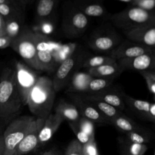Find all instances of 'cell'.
Instances as JSON below:
<instances>
[{
  "mask_svg": "<svg viewBox=\"0 0 155 155\" xmlns=\"http://www.w3.org/2000/svg\"><path fill=\"white\" fill-rule=\"evenodd\" d=\"M23 106L15 82V70L5 67L0 73V119L10 122Z\"/></svg>",
  "mask_w": 155,
  "mask_h": 155,
  "instance_id": "obj_1",
  "label": "cell"
},
{
  "mask_svg": "<svg viewBox=\"0 0 155 155\" xmlns=\"http://www.w3.org/2000/svg\"><path fill=\"white\" fill-rule=\"evenodd\" d=\"M55 95L52 79L47 76H39L29 93L27 104L35 119L46 120L51 113Z\"/></svg>",
  "mask_w": 155,
  "mask_h": 155,
  "instance_id": "obj_2",
  "label": "cell"
},
{
  "mask_svg": "<svg viewBox=\"0 0 155 155\" xmlns=\"http://www.w3.org/2000/svg\"><path fill=\"white\" fill-rule=\"evenodd\" d=\"M111 22L124 31L155 22L154 12H148L134 5H130L110 17Z\"/></svg>",
  "mask_w": 155,
  "mask_h": 155,
  "instance_id": "obj_3",
  "label": "cell"
},
{
  "mask_svg": "<svg viewBox=\"0 0 155 155\" xmlns=\"http://www.w3.org/2000/svg\"><path fill=\"white\" fill-rule=\"evenodd\" d=\"M36 32L24 25L19 35L12 41L10 47L22 58L25 64L36 71H41L36 58Z\"/></svg>",
  "mask_w": 155,
  "mask_h": 155,
  "instance_id": "obj_4",
  "label": "cell"
},
{
  "mask_svg": "<svg viewBox=\"0 0 155 155\" xmlns=\"http://www.w3.org/2000/svg\"><path fill=\"white\" fill-rule=\"evenodd\" d=\"M35 117L22 116L10 121L2 134L4 143V155H13L14 151L28 131Z\"/></svg>",
  "mask_w": 155,
  "mask_h": 155,
  "instance_id": "obj_5",
  "label": "cell"
},
{
  "mask_svg": "<svg viewBox=\"0 0 155 155\" xmlns=\"http://www.w3.org/2000/svg\"><path fill=\"white\" fill-rule=\"evenodd\" d=\"M88 56L84 51L77 49L68 58L57 67L52 79L53 88L56 93L66 87L72 75L81 66L84 59Z\"/></svg>",
  "mask_w": 155,
  "mask_h": 155,
  "instance_id": "obj_6",
  "label": "cell"
},
{
  "mask_svg": "<svg viewBox=\"0 0 155 155\" xmlns=\"http://www.w3.org/2000/svg\"><path fill=\"white\" fill-rule=\"evenodd\" d=\"M89 24L88 18L72 4L65 8L64 13L62 29L68 38H74L82 35Z\"/></svg>",
  "mask_w": 155,
  "mask_h": 155,
  "instance_id": "obj_7",
  "label": "cell"
},
{
  "mask_svg": "<svg viewBox=\"0 0 155 155\" xmlns=\"http://www.w3.org/2000/svg\"><path fill=\"white\" fill-rule=\"evenodd\" d=\"M14 70L15 82L22 105H27L29 93L39 76L35 70L21 61L16 62Z\"/></svg>",
  "mask_w": 155,
  "mask_h": 155,
  "instance_id": "obj_8",
  "label": "cell"
},
{
  "mask_svg": "<svg viewBox=\"0 0 155 155\" xmlns=\"http://www.w3.org/2000/svg\"><path fill=\"white\" fill-rule=\"evenodd\" d=\"M36 33V58L40 70L52 72L56 68L54 53L58 45L51 41L48 36Z\"/></svg>",
  "mask_w": 155,
  "mask_h": 155,
  "instance_id": "obj_9",
  "label": "cell"
},
{
  "mask_svg": "<svg viewBox=\"0 0 155 155\" xmlns=\"http://www.w3.org/2000/svg\"><path fill=\"white\" fill-rule=\"evenodd\" d=\"M66 93L71 101L72 104H74L78 110L81 116H82L97 125H110V119L104 116L94 107L82 98L79 94L73 93Z\"/></svg>",
  "mask_w": 155,
  "mask_h": 155,
  "instance_id": "obj_10",
  "label": "cell"
},
{
  "mask_svg": "<svg viewBox=\"0 0 155 155\" xmlns=\"http://www.w3.org/2000/svg\"><path fill=\"white\" fill-rule=\"evenodd\" d=\"M122 42L121 37L114 31L95 32L88 40V44L93 50L109 52Z\"/></svg>",
  "mask_w": 155,
  "mask_h": 155,
  "instance_id": "obj_11",
  "label": "cell"
},
{
  "mask_svg": "<svg viewBox=\"0 0 155 155\" xmlns=\"http://www.w3.org/2000/svg\"><path fill=\"white\" fill-rule=\"evenodd\" d=\"M121 96L125 105L131 112L142 119L155 122V104L135 99L121 91Z\"/></svg>",
  "mask_w": 155,
  "mask_h": 155,
  "instance_id": "obj_12",
  "label": "cell"
},
{
  "mask_svg": "<svg viewBox=\"0 0 155 155\" xmlns=\"http://www.w3.org/2000/svg\"><path fill=\"white\" fill-rule=\"evenodd\" d=\"M154 52V48L136 43L129 40L122 41L107 54L116 61L120 59L130 58L145 53Z\"/></svg>",
  "mask_w": 155,
  "mask_h": 155,
  "instance_id": "obj_13",
  "label": "cell"
},
{
  "mask_svg": "<svg viewBox=\"0 0 155 155\" xmlns=\"http://www.w3.org/2000/svg\"><path fill=\"white\" fill-rule=\"evenodd\" d=\"M44 122L45 120L35 118L28 131L18 145L13 155H24L39 148V133Z\"/></svg>",
  "mask_w": 155,
  "mask_h": 155,
  "instance_id": "obj_14",
  "label": "cell"
},
{
  "mask_svg": "<svg viewBox=\"0 0 155 155\" xmlns=\"http://www.w3.org/2000/svg\"><path fill=\"white\" fill-rule=\"evenodd\" d=\"M124 31L128 40L154 48L155 22Z\"/></svg>",
  "mask_w": 155,
  "mask_h": 155,
  "instance_id": "obj_15",
  "label": "cell"
},
{
  "mask_svg": "<svg viewBox=\"0 0 155 155\" xmlns=\"http://www.w3.org/2000/svg\"><path fill=\"white\" fill-rule=\"evenodd\" d=\"M122 71H144L154 70L155 53L151 52L130 58L120 59L117 61Z\"/></svg>",
  "mask_w": 155,
  "mask_h": 155,
  "instance_id": "obj_16",
  "label": "cell"
},
{
  "mask_svg": "<svg viewBox=\"0 0 155 155\" xmlns=\"http://www.w3.org/2000/svg\"><path fill=\"white\" fill-rule=\"evenodd\" d=\"M73 4L88 18H104L108 15L103 0H74Z\"/></svg>",
  "mask_w": 155,
  "mask_h": 155,
  "instance_id": "obj_17",
  "label": "cell"
},
{
  "mask_svg": "<svg viewBox=\"0 0 155 155\" xmlns=\"http://www.w3.org/2000/svg\"><path fill=\"white\" fill-rule=\"evenodd\" d=\"M111 87L93 94H82L90 98L104 102L123 111L126 109V107L121 96V91Z\"/></svg>",
  "mask_w": 155,
  "mask_h": 155,
  "instance_id": "obj_18",
  "label": "cell"
},
{
  "mask_svg": "<svg viewBox=\"0 0 155 155\" xmlns=\"http://www.w3.org/2000/svg\"><path fill=\"white\" fill-rule=\"evenodd\" d=\"M64 119L59 114L50 113L41 128L38 136V147L43 146L53 137Z\"/></svg>",
  "mask_w": 155,
  "mask_h": 155,
  "instance_id": "obj_19",
  "label": "cell"
},
{
  "mask_svg": "<svg viewBox=\"0 0 155 155\" xmlns=\"http://www.w3.org/2000/svg\"><path fill=\"white\" fill-rule=\"evenodd\" d=\"M93 78L87 71H75L66 87V93H85L87 85Z\"/></svg>",
  "mask_w": 155,
  "mask_h": 155,
  "instance_id": "obj_20",
  "label": "cell"
},
{
  "mask_svg": "<svg viewBox=\"0 0 155 155\" xmlns=\"http://www.w3.org/2000/svg\"><path fill=\"white\" fill-rule=\"evenodd\" d=\"M110 125H113L118 130L123 132H149L151 131L147 128H145L129 117L125 116L124 113L116 116L110 120Z\"/></svg>",
  "mask_w": 155,
  "mask_h": 155,
  "instance_id": "obj_21",
  "label": "cell"
},
{
  "mask_svg": "<svg viewBox=\"0 0 155 155\" xmlns=\"http://www.w3.org/2000/svg\"><path fill=\"white\" fill-rule=\"evenodd\" d=\"M87 72L94 78H106L116 79L122 72L117 61L112 64H104L97 67L88 68Z\"/></svg>",
  "mask_w": 155,
  "mask_h": 155,
  "instance_id": "obj_22",
  "label": "cell"
},
{
  "mask_svg": "<svg viewBox=\"0 0 155 155\" xmlns=\"http://www.w3.org/2000/svg\"><path fill=\"white\" fill-rule=\"evenodd\" d=\"M59 0H38L36 7V20L41 21L51 19Z\"/></svg>",
  "mask_w": 155,
  "mask_h": 155,
  "instance_id": "obj_23",
  "label": "cell"
},
{
  "mask_svg": "<svg viewBox=\"0 0 155 155\" xmlns=\"http://www.w3.org/2000/svg\"><path fill=\"white\" fill-rule=\"evenodd\" d=\"M54 113L68 122H78L81 117L79 112L75 105L63 99L60 100L56 105L54 108Z\"/></svg>",
  "mask_w": 155,
  "mask_h": 155,
  "instance_id": "obj_24",
  "label": "cell"
},
{
  "mask_svg": "<svg viewBox=\"0 0 155 155\" xmlns=\"http://www.w3.org/2000/svg\"><path fill=\"white\" fill-rule=\"evenodd\" d=\"M78 94H79V95L82 98H83L84 100H85L91 105L94 107L98 111H99L104 116H105L108 119H110V120L123 113L122 111L119 110L116 108L104 102L94 99L92 98H90L82 93H78Z\"/></svg>",
  "mask_w": 155,
  "mask_h": 155,
  "instance_id": "obj_25",
  "label": "cell"
},
{
  "mask_svg": "<svg viewBox=\"0 0 155 155\" xmlns=\"http://www.w3.org/2000/svg\"><path fill=\"white\" fill-rule=\"evenodd\" d=\"M25 18H12L5 21V35L12 41L15 39L22 31L24 27Z\"/></svg>",
  "mask_w": 155,
  "mask_h": 155,
  "instance_id": "obj_26",
  "label": "cell"
},
{
  "mask_svg": "<svg viewBox=\"0 0 155 155\" xmlns=\"http://www.w3.org/2000/svg\"><path fill=\"white\" fill-rule=\"evenodd\" d=\"M122 151V154L125 155H144L148 150L147 144H140L132 142L126 139L119 140Z\"/></svg>",
  "mask_w": 155,
  "mask_h": 155,
  "instance_id": "obj_27",
  "label": "cell"
},
{
  "mask_svg": "<svg viewBox=\"0 0 155 155\" xmlns=\"http://www.w3.org/2000/svg\"><path fill=\"white\" fill-rule=\"evenodd\" d=\"M115 79L106 78H93L89 82L84 94H93L111 87Z\"/></svg>",
  "mask_w": 155,
  "mask_h": 155,
  "instance_id": "obj_28",
  "label": "cell"
},
{
  "mask_svg": "<svg viewBox=\"0 0 155 155\" xmlns=\"http://www.w3.org/2000/svg\"><path fill=\"white\" fill-rule=\"evenodd\" d=\"M115 62H116V60L108 55L87 56L82 61L81 67L88 69Z\"/></svg>",
  "mask_w": 155,
  "mask_h": 155,
  "instance_id": "obj_29",
  "label": "cell"
},
{
  "mask_svg": "<svg viewBox=\"0 0 155 155\" xmlns=\"http://www.w3.org/2000/svg\"><path fill=\"white\" fill-rule=\"evenodd\" d=\"M24 10L19 5L16 4H0V15L5 20L25 18Z\"/></svg>",
  "mask_w": 155,
  "mask_h": 155,
  "instance_id": "obj_30",
  "label": "cell"
},
{
  "mask_svg": "<svg viewBox=\"0 0 155 155\" xmlns=\"http://www.w3.org/2000/svg\"><path fill=\"white\" fill-rule=\"evenodd\" d=\"M77 48L78 47L75 44L58 45L54 53V65L56 68H57L61 62L71 56Z\"/></svg>",
  "mask_w": 155,
  "mask_h": 155,
  "instance_id": "obj_31",
  "label": "cell"
},
{
  "mask_svg": "<svg viewBox=\"0 0 155 155\" xmlns=\"http://www.w3.org/2000/svg\"><path fill=\"white\" fill-rule=\"evenodd\" d=\"M127 139L130 141L140 144H147L150 143L154 138V134L151 131L149 132H136L130 131L124 133Z\"/></svg>",
  "mask_w": 155,
  "mask_h": 155,
  "instance_id": "obj_32",
  "label": "cell"
},
{
  "mask_svg": "<svg viewBox=\"0 0 155 155\" xmlns=\"http://www.w3.org/2000/svg\"><path fill=\"white\" fill-rule=\"evenodd\" d=\"M140 75L143 78L150 94L155 95V71L154 70H148L139 71Z\"/></svg>",
  "mask_w": 155,
  "mask_h": 155,
  "instance_id": "obj_33",
  "label": "cell"
},
{
  "mask_svg": "<svg viewBox=\"0 0 155 155\" xmlns=\"http://www.w3.org/2000/svg\"><path fill=\"white\" fill-rule=\"evenodd\" d=\"M68 124L71 128V130L75 134L76 137V139L82 144L84 145L88 142L91 139L90 138L88 134H87L85 133H84L80 128L78 125V122H68Z\"/></svg>",
  "mask_w": 155,
  "mask_h": 155,
  "instance_id": "obj_34",
  "label": "cell"
},
{
  "mask_svg": "<svg viewBox=\"0 0 155 155\" xmlns=\"http://www.w3.org/2000/svg\"><path fill=\"white\" fill-rule=\"evenodd\" d=\"M79 128L90 138H94V124L91 120L81 116L78 120Z\"/></svg>",
  "mask_w": 155,
  "mask_h": 155,
  "instance_id": "obj_35",
  "label": "cell"
},
{
  "mask_svg": "<svg viewBox=\"0 0 155 155\" xmlns=\"http://www.w3.org/2000/svg\"><path fill=\"white\" fill-rule=\"evenodd\" d=\"M37 30L34 31L35 32L39 33L43 35L48 36L53 32L54 29V26L53 25V22L51 19H48L41 21L37 23Z\"/></svg>",
  "mask_w": 155,
  "mask_h": 155,
  "instance_id": "obj_36",
  "label": "cell"
},
{
  "mask_svg": "<svg viewBox=\"0 0 155 155\" xmlns=\"http://www.w3.org/2000/svg\"><path fill=\"white\" fill-rule=\"evenodd\" d=\"M65 155H83L82 145L76 139L72 140L65 149Z\"/></svg>",
  "mask_w": 155,
  "mask_h": 155,
  "instance_id": "obj_37",
  "label": "cell"
},
{
  "mask_svg": "<svg viewBox=\"0 0 155 155\" xmlns=\"http://www.w3.org/2000/svg\"><path fill=\"white\" fill-rule=\"evenodd\" d=\"M82 153L83 155H99L94 138L82 145Z\"/></svg>",
  "mask_w": 155,
  "mask_h": 155,
  "instance_id": "obj_38",
  "label": "cell"
},
{
  "mask_svg": "<svg viewBox=\"0 0 155 155\" xmlns=\"http://www.w3.org/2000/svg\"><path fill=\"white\" fill-rule=\"evenodd\" d=\"M131 5L148 12H154L155 0H136Z\"/></svg>",
  "mask_w": 155,
  "mask_h": 155,
  "instance_id": "obj_39",
  "label": "cell"
},
{
  "mask_svg": "<svg viewBox=\"0 0 155 155\" xmlns=\"http://www.w3.org/2000/svg\"><path fill=\"white\" fill-rule=\"evenodd\" d=\"M12 42V40L5 35L0 36V49H4L10 47Z\"/></svg>",
  "mask_w": 155,
  "mask_h": 155,
  "instance_id": "obj_40",
  "label": "cell"
},
{
  "mask_svg": "<svg viewBox=\"0 0 155 155\" xmlns=\"http://www.w3.org/2000/svg\"><path fill=\"white\" fill-rule=\"evenodd\" d=\"M4 27H5V19L0 15V36L5 35Z\"/></svg>",
  "mask_w": 155,
  "mask_h": 155,
  "instance_id": "obj_41",
  "label": "cell"
},
{
  "mask_svg": "<svg viewBox=\"0 0 155 155\" xmlns=\"http://www.w3.org/2000/svg\"><path fill=\"white\" fill-rule=\"evenodd\" d=\"M35 0H18L21 6L23 8L24 10L25 9V7L27 5L32 3Z\"/></svg>",
  "mask_w": 155,
  "mask_h": 155,
  "instance_id": "obj_42",
  "label": "cell"
},
{
  "mask_svg": "<svg viewBox=\"0 0 155 155\" xmlns=\"http://www.w3.org/2000/svg\"><path fill=\"white\" fill-rule=\"evenodd\" d=\"M0 4H16L21 5L18 0H0Z\"/></svg>",
  "mask_w": 155,
  "mask_h": 155,
  "instance_id": "obj_43",
  "label": "cell"
},
{
  "mask_svg": "<svg viewBox=\"0 0 155 155\" xmlns=\"http://www.w3.org/2000/svg\"><path fill=\"white\" fill-rule=\"evenodd\" d=\"M4 143L3 136L2 135L0 139V155H4Z\"/></svg>",
  "mask_w": 155,
  "mask_h": 155,
  "instance_id": "obj_44",
  "label": "cell"
},
{
  "mask_svg": "<svg viewBox=\"0 0 155 155\" xmlns=\"http://www.w3.org/2000/svg\"><path fill=\"white\" fill-rule=\"evenodd\" d=\"M41 155H61V154H59L56 151L51 150L44 151V153H42Z\"/></svg>",
  "mask_w": 155,
  "mask_h": 155,
  "instance_id": "obj_45",
  "label": "cell"
},
{
  "mask_svg": "<svg viewBox=\"0 0 155 155\" xmlns=\"http://www.w3.org/2000/svg\"><path fill=\"white\" fill-rule=\"evenodd\" d=\"M117 1H120V2H124L130 3V4H131L134 1V0H117Z\"/></svg>",
  "mask_w": 155,
  "mask_h": 155,
  "instance_id": "obj_46",
  "label": "cell"
},
{
  "mask_svg": "<svg viewBox=\"0 0 155 155\" xmlns=\"http://www.w3.org/2000/svg\"><path fill=\"white\" fill-rule=\"evenodd\" d=\"M1 129H2V126H1V125L0 124V134H2L1 133Z\"/></svg>",
  "mask_w": 155,
  "mask_h": 155,
  "instance_id": "obj_47",
  "label": "cell"
},
{
  "mask_svg": "<svg viewBox=\"0 0 155 155\" xmlns=\"http://www.w3.org/2000/svg\"><path fill=\"white\" fill-rule=\"evenodd\" d=\"M2 134H0V139H1V136H2Z\"/></svg>",
  "mask_w": 155,
  "mask_h": 155,
  "instance_id": "obj_48",
  "label": "cell"
},
{
  "mask_svg": "<svg viewBox=\"0 0 155 155\" xmlns=\"http://www.w3.org/2000/svg\"><path fill=\"white\" fill-rule=\"evenodd\" d=\"M122 155H125V154H122Z\"/></svg>",
  "mask_w": 155,
  "mask_h": 155,
  "instance_id": "obj_49",
  "label": "cell"
},
{
  "mask_svg": "<svg viewBox=\"0 0 155 155\" xmlns=\"http://www.w3.org/2000/svg\"><path fill=\"white\" fill-rule=\"evenodd\" d=\"M134 1H136V0H134ZM134 1H133V2H134Z\"/></svg>",
  "mask_w": 155,
  "mask_h": 155,
  "instance_id": "obj_50",
  "label": "cell"
},
{
  "mask_svg": "<svg viewBox=\"0 0 155 155\" xmlns=\"http://www.w3.org/2000/svg\"><path fill=\"white\" fill-rule=\"evenodd\" d=\"M0 73H1V71H0Z\"/></svg>",
  "mask_w": 155,
  "mask_h": 155,
  "instance_id": "obj_51",
  "label": "cell"
}]
</instances>
